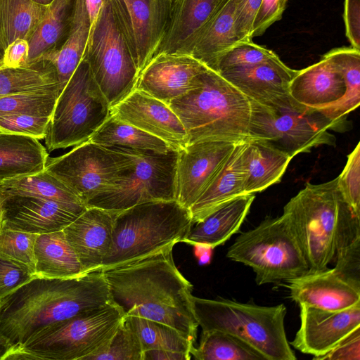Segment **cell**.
Listing matches in <instances>:
<instances>
[{"mask_svg": "<svg viewBox=\"0 0 360 360\" xmlns=\"http://www.w3.org/2000/svg\"><path fill=\"white\" fill-rule=\"evenodd\" d=\"M174 246L102 271L112 302L124 316L166 324L195 342L198 323L191 303L193 285L175 264Z\"/></svg>", "mask_w": 360, "mask_h": 360, "instance_id": "6da1fadb", "label": "cell"}, {"mask_svg": "<svg viewBox=\"0 0 360 360\" xmlns=\"http://www.w3.org/2000/svg\"><path fill=\"white\" fill-rule=\"evenodd\" d=\"M110 302L102 270L70 278L34 277L0 300V336L10 351L47 326Z\"/></svg>", "mask_w": 360, "mask_h": 360, "instance_id": "7a4b0ae2", "label": "cell"}, {"mask_svg": "<svg viewBox=\"0 0 360 360\" xmlns=\"http://www.w3.org/2000/svg\"><path fill=\"white\" fill-rule=\"evenodd\" d=\"M184 125L188 143L249 141L251 102L218 72L209 68L198 85L169 105Z\"/></svg>", "mask_w": 360, "mask_h": 360, "instance_id": "3957f363", "label": "cell"}, {"mask_svg": "<svg viewBox=\"0 0 360 360\" xmlns=\"http://www.w3.org/2000/svg\"><path fill=\"white\" fill-rule=\"evenodd\" d=\"M352 212L340 191L338 177L319 184L307 183L284 206L283 215L302 252L308 272L328 269L335 257L340 229Z\"/></svg>", "mask_w": 360, "mask_h": 360, "instance_id": "277c9868", "label": "cell"}, {"mask_svg": "<svg viewBox=\"0 0 360 360\" xmlns=\"http://www.w3.org/2000/svg\"><path fill=\"white\" fill-rule=\"evenodd\" d=\"M193 224L189 209L176 200L147 202L116 212L102 270L183 242Z\"/></svg>", "mask_w": 360, "mask_h": 360, "instance_id": "5b68a950", "label": "cell"}, {"mask_svg": "<svg viewBox=\"0 0 360 360\" xmlns=\"http://www.w3.org/2000/svg\"><path fill=\"white\" fill-rule=\"evenodd\" d=\"M191 303L202 331L231 334L258 351L266 360L297 359L285 333L287 309L283 304L266 307L193 295Z\"/></svg>", "mask_w": 360, "mask_h": 360, "instance_id": "8992f818", "label": "cell"}, {"mask_svg": "<svg viewBox=\"0 0 360 360\" xmlns=\"http://www.w3.org/2000/svg\"><path fill=\"white\" fill-rule=\"evenodd\" d=\"M124 316L111 301L44 327L3 360H85L108 342Z\"/></svg>", "mask_w": 360, "mask_h": 360, "instance_id": "52a82bcc", "label": "cell"}, {"mask_svg": "<svg viewBox=\"0 0 360 360\" xmlns=\"http://www.w3.org/2000/svg\"><path fill=\"white\" fill-rule=\"evenodd\" d=\"M251 102L249 141L269 145L293 158L321 145L335 146L337 126L319 110L290 96L276 103Z\"/></svg>", "mask_w": 360, "mask_h": 360, "instance_id": "ba28073f", "label": "cell"}, {"mask_svg": "<svg viewBox=\"0 0 360 360\" xmlns=\"http://www.w3.org/2000/svg\"><path fill=\"white\" fill-rule=\"evenodd\" d=\"M226 257L250 266L258 285L288 281L309 271L307 263L288 221L282 214L266 217L241 233Z\"/></svg>", "mask_w": 360, "mask_h": 360, "instance_id": "9c48e42d", "label": "cell"}, {"mask_svg": "<svg viewBox=\"0 0 360 360\" xmlns=\"http://www.w3.org/2000/svg\"><path fill=\"white\" fill-rule=\"evenodd\" d=\"M111 115V106L83 56L61 91L51 116L46 148L53 151L89 140Z\"/></svg>", "mask_w": 360, "mask_h": 360, "instance_id": "30bf717a", "label": "cell"}, {"mask_svg": "<svg viewBox=\"0 0 360 360\" xmlns=\"http://www.w3.org/2000/svg\"><path fill=\"white\" fill-rule=\"evenodd\" d=\"M84 56L111 108L136 89L139 72L110 0H103Z\"/></svg>", "mask_w": 360, "mask_h": 360, "instance_id": "8fae6325", "label": "cell"}, {"mask_svg": "<svg viewBox=\"0 0 360 360\" xmlns=\"http://www.w3.org/2000/svg\"><path fill=\"white\" fill-rule=\"evenodd\" d=\"M111 148L129 155L132 165L111 188L91 199L87 207L118 212L147 202L176 200L178 150L160 153Z\"/></svg>", "mask_w": 360, "mask_h": 360, "instance_id": "7c38bea8", "label": "cell"}, {"mask_svg": "<svg viewBox=\"0 0 360 360\" xmlns=\"http://www.w3.org/2000/svg\"><path fill=\"white\" fill-rule=\"evenodd\" d=\"M132 162L127 153L88 141L63 155L48 158L44 170L63 182L86 206L91 199L124 176Z\"/></svg>", "mask_w": 360, "mask_h": 360, "instance_id": "4fadbf2b", "label": "cell"}, {"mask_svg": "<svg viewBox=\"0 0 360 360\" xmlns=\"http://www.w3.org/2000/svg\"><path fill=\"white\" fill-rule=\"evenodd\" d=\"M86 208L32 196L0 194V226L35 234L62 231Z\"/></svg>", "mask_w": 360, "mask_h": 360, "instance_id": "5bb4252c", "label": "cell"}, {"mask_svg": "<svg viewBox=\"0 0 360 360\" xmlns=\"http://www.w3.org/2000/svg\"><path fill=\"white\" fill-rule=\"evenodd\" d=\"M236 143L199 141L178 150L176 200L189 209L220 170Z\"/></svg>", "mask_w": 360, "mask_h": 360, "instance_id": "9a60e30c", "label": "cell"}, {"mask_svg": "<svg viewBox=\"0 0 360 360\" xmlns=\"http://www.w3.org/2000/svg\"><path fill=\"white\" fill-rule=\"evenodd\" d=\"M300 326L290 345L319 359L355 330L360 328V304L340 311H328L304 304Z\"/></svg>", "mask_w": 360, "mask_h": 360, "instance_id": "2e32d148", "label": "cell"}, {"mask_svg": "<svg viewBox=\"0 0 360 360\" xmlns=\"http://www.w3.org/2000/svg\"><path fill=\"white\" fill-rule=\"evenodd\" d=\"M111 115L167 142L179 150L188 144L186 129L169 106L135 89L111 108Z\"/></svg>", "mask_w": 360, "mask_h": 360, "instance_id": "e0dca14e", "label": "cell"}, {"mask_svg": "<svg viewBox=\"0 0 360 360\" xmlns=\"http://www.w3.org/2000/svg\"><path fill=\"white\" fill-rule=\"evenodd\" d=\"M207 69L188 54H160L151 58L139 73L136 89L169 103L195 89Z\"/></svg>", "mask_w": 360, "mask_h": 360, "instance_id": "ac0fdd59", "label": "cell"}, {"mask_svg": "<svg viewBox=\"0 0 360 360\" xmlns=\"http://www.w3.org/2000/svg\"><path fill=\"white\" fill-rule=\"evenodd\" d=\"M115 213L89 207L63 230L84 274L102 270L112 243Z\"/></svg>", "mask_w": 360, "mask_h": 360, "instance_id": "d6986e66", "label": "cell"}, {"mask_svg": "<svg viewBox=\"0 0 360 360\" xmlns=\"http://www.w3.org/2000/svg\"><path fill=\"white\" fill-rule=\"evenodd\" d=\"M287 282L290 297L299 305L340 311L360 304V290L333 269L307 272Z\"/></svg>", "mask_w": 360, "mask_h": 360, "instance_id": "ffe728a7", "label": "cell"}, {"mask_svg": "<svg viewBox=\"0 0 360 360\" xmlns=\"http://www.w3.org/2000/svg\"><path fill=\"white\" fill-rule=\"evenodd\" d=\"M345 92L341 70L325 55L316 63L298 70L289 84V94L293 100L318 110L338 102Z\"/></svg>", "mask_w": 360, "mask_h": 360, "instance_id": "44dd1931", "label": "cell"}, {"mask_svg": "<svg viewBox=\"0 0 360 360\" xmlns=\"http://www.w3.org/2000/svg\"><path fill=\"white\" fill-rule=\"evenodd\" d=\"M236 0H221L208 21L177 53L188 54L216 72L219 58L240 39L236 33Z\"/></svg>", "mask_w": 360, "mask_h": 360, "instance_id": "7402d4cb", "label": "cell"}, {"mask_svg": "<svg viewBox=\"0 0 360 360\" xmlns=\"http://www.w3.org/2000/svg\"><path fill=\"white\" fill-rule=\"evenodd\" d=\"M221 1L170 0L162 36L153 58L179 53L208 21Z\"/></svg>", "mask_w": 360, "mask_h": 360, "instance_id": "603a6c76", "label": "cell"}, {"mask_svg": "<svg viewBox=\"0 0 360 360\" xmlns=\"http://www.w3.org/2000/svg\"><path fill=\"white\" fill-rule=\"evenodd\" d=\"M297 71L285 64H263L229 69L219 74L249 99L271 104L290 97L289 84Z\"/></svg>", "mask_w": 360, "mask_h": 360, "instance_id": "cb8c5ba5", "label": "cell"}, {"mask_svg": "<svg viewBox=\"0 0 360 360\" xmlns=\"http://www.w3.org/2000/svg\"><path fill=\"white\" fill-rule=\"evenodd\" d=\"M130 20L139 72L153 58L162 36L170 0H123Z\"/></svg>", "mask_w": 360, "mask_h": 360, "instance_id": "d4e9b609", "label": "cell"}, {"mask_svg": "<svg viewBox=\"0 0 360 360\" xmlns=\"http://www.w3.org/2000/svg\"><path fill=\"white\" fill-rule=\"evenodd\" d=\"M255 194L238 196L193 224L183 243L202 244L212 248L224 243L237 233L248 215Z\"/></svg>", "mask_w": 360, "mask_h": 360, "instance_id": "484cf974", "label": "cell"}, {"mask_svg": "<svg viewBox=\"0 0 360 360\" xmlns=\"http://www.w3.org/2000/svg\"><path fill=\"white\" fill-rule=\"evenodd\" d=\"M245 143L236 144L233 151L210 185L189 208L192 221H201L226 202L244 193L242 153Z\"/></svg>", "mask_w": 360, "mask_h": 360, "instance_id": "4316f807", "label": "cell"}, {"mask_svg": "<svg viewBox=\"0 0 360 360\" xmlns=\"http://www.w3.org/2000/svg\"><path fill=\"white\" fill-rule=\"evenodd\" d=\"M89 33L90 22L85 0H75L65 41L59 48L41 54L34 63H49L54 68L63 90L84 56Z\"/></svg>", "mask_w": 360, "mask_h": 360, "instance_id": "83f0119b", "label": "cell"}, {"mask_svg": "<svg viewBox=\"0 0 360 360\" xmlns=\"http://www.w3.org/2000/svg\"><path fill=\"white\" fill-rule=\"evenodd\" d=\"M291 160L285 153L264 143L246 142L241 157L245 194H255L278 183Z\"/></svg>", "mask_w": 360, "mask_h": 360, "instance_id": "f1b7e54d", "label": "cell"}, {"mask_svg": "<svg viewBox=\"0 0 360 360\" xmlns=\"http://www.w3.org/2000/svg\"><path fill=\"white\" fill-rule=\"evenodd\" d=\"M48 158L39 140L0 131V181L41 172Z\"/></svg>", "mask_w": 360, "mask_h": 360, "instance_id": "f546056e", "label": "cell"}, {"mask_svg": "<svg viewBox=\"0 0 360 360\" xmlns=\"http://www.w3.org/2000/svg\"><path fill=\"white\" fill-rule=\"evenodd\" d=\"M34 253L35 277L70 278L85 274L63 230L38 234Z\"/></svg>", "mask_w": 360, "mask_h": 360, "instance_id": "4dcf8cb0", "label": "cell"}, {"mask_svg": "<svg viewBox=\"0 0 360 360\" xmlns=\"http://www.w3.org/2000/svg\"><path fill=\"white\" fill-rule=\"evenodd\" d=\"M340 68L346 84V92L338 102L319 111L338 127H343L347 115L360 103V50L335 48L324 54Z\"/></svg>", "mask_w": 360, "mask_h": 360, "instance_id": "1f68e13d", "label": "cell"}, {"mask_svg": "<svg viewBox=\"0 0 360 360\" xmlns=\"http://www.w3.org/2000/svg\"><path fill=\"white\" fill-rule=\"evenodd\" d=\"M48 6L34 0H0V47L3 51L17 39L28 41Z\"/></svg>", "mask_w": 360, "mask_h": 360, "instance_id": "d6a6232c", "label": "cell"}, {"mask_svg": "<svg viewBox=\"0 0 360 360\" xmlns=\"http://www.w3.org/2000/svg\"><path fill=\"white\" fill-rule=\"evenodd\" d=\"M89 141L105 147H118L160 153H167L174 150L161 139L122 122L112 115Z\"/></svg>", "mask_w": 360, "mask_h": 360, "instance_id": "836d02e7", "label": "cell"}, {"mask_svg": "<svg viewBox=\"0 0 360 360\" xmlns=\"http://www.w3.org/2000/svg\"><path fill=\"white\" fill-rule=\"evenodd\" d=\"M75 0H53L47 11L28 40L27 65H32L44 53L56 48V44L70 27Z\"/></svg>", "mask_w": 360, "mask_h": 360, "instance_id": "e575fe53", "label": "cell"}, {"mask_svg": "<svg viewBox=\"0 0 360 360\" xmlns=\"http://www.w3.org/2000/svg\"><path fill=\"white\" fill-rule=\"evenodd\" d=\"M0 194L32 196L67 204L85 205L63 182L45 170L0 181Z\"/></svg>", "mask_w": 360, "mask_h": 360, "instance_id": "d590c367", "label": "cell"}, {"mask_svg": "<svg viewBox=\"0 0 360 360\" xmlns=\"http://www.w3.org/2000/svg\"><path fill=\"white\" fill-rule=\"evenodd\" d=\"M191 354L198 360H266L240 339L219 330L202 331L200 344Z\"/></svg>", "mask_w": 360, "mask_h": 360, "instance_id": "8d00e7d4", "label": "cell"}, {"mask_svg": "<svg viewBox=\"0 0 360 360\" xmlns=\"http://www.w3.org/2000/svg\"><path fill=\"white\" fill-rule=\"evenodd\" d=\"M55 84L60 85L56 72L49 63L44 61L0 70V97L42 89Z\"/></svg>", "mask_w": 360, "mask_h": 360, "instance_id": "74e56055", "label": "cell"}, {"mask_svg": "<svg viewBox=\"0 0 360 360\" xmlns=\"http://www.w3.org/2000/svg\"><path fill=\"white\" fill-rule=\"evenodd\" d=\"M144 351L165 349L191 354L194 342L166 324L135 316H124Z\"/></svg>", "mask_w": 360, "mask_h": 360, "instance_id": "f35d334b", "label": "cell"}, {"mask_svg": "<svg viewBox=\"0 0 360 360\" xmlns=\"http://www.w3.org/2000/svg\"><path fill=\"white\" fill-rule=\"evenodd\" d=\"M62 89L59 84L0 97V117L28 115L51 117Z\"/></svg>", "mask_w": 360, "mask_h": 360, "instance_id": "ab89813d", "label": "cell"}, {"mask_svg": "<svg viewBox=\"0 0 360 360\" xmlns=\"http://www.w3.org/2000/svg\"><path fill=\"white\" fill-rule=\"evenodd\" d=\"M85 360H143L139 338L125 316L108 342Z\"/></svg>", "mask_w": 360, "mask_h": 360, "instance_id": "60d3db41", "label": "cell"}, {"mask_svg": "<svg viewBox=\"0 0 360 360\" xmlns=\"http://www.w3.org/2000/svg\"><path fill=\"white\" fill-rule=\"evenodd\" d=\"M263 64L282 65L284 63L274 52L252 41H240L221 55L217 63L216 72Z\"/></svg>", "mask_w": 360, "mask_h": 360, "instance_id": "b9f144b4", "label": "cell"}, {"mask_svg": "<svg viewBox=\"0 0 360 360\" xmlns=\"http://www.w3.org/2000/svg\"><path fill=\"white\" fill-rule=\"evenodd\" d=\"M37 235L0 226V257L20 264L34 274V247Z\"/></svg>", "mask_w": 360, "mask_h": 360, "instance_id": "7bdbcfd3", "label": "cell"}, {"mask_svg": "<svg viewBox=\"0 0 360 360\" xmlns=\"http://www.w3.org/2000/svg\"><path fill=\"white\" fill-rule=\"evenodd\" d=\"M333 271L360 290V236L340 243L336 248Z\"/></svg>", "mask_w": 360, "mask_h": 360, "instance_id": "ee69618b", "label": "cell"}, {"mask_svg": "<svg viewBox=\"0 0 360 360\" xmlns=\"http://www.w3.org/2000/svg\"><path fill=\"white\" fill-rule=\"evenodd\" d=\"M340 191L354 213L360 216V143L347 156V163L338 176Z\"/></svg>", "mask_w": 360, "mask_h": 360, "instance_id": "f6af8a7d", "label": "cell"}, {"mask_svg": "<svg viewBox=\"0 0 360 360\" xmlns=\"http://www.w3.org/2000/svg\"><path fill=\"white\" fill-rule=\"evenodd\" d=\"M51 117L11 115L0 117V131L44 139Z\"/></svg>", "mask_w": 360, "mask_h": 360, "instance_id": "bcb514c9", "label": "cell"}, {"mask_svg": "<svg viewBox=\"0 0 360 360\" xmlns=\"http://www.w3.org/2000/svg\"><path fill=\"white\" fill-rule=\"evenodd\" d=\"M34 277L27 268L0 257V300Z\"/></svg>", "mask_w": 360, "mask_h": 360, "instance_id": "7dc6e473", "label": "cell"}, {"mask_svg": "<svg viewBox=\"0 0 360 360\" xmlns=\"http://www.w3.org/2000/svg\"><path fill=\"white\" fill-rule=\"evenodd\" d=\"M288 0H262L252 24V38L262 35L281 19Z\"/></svg>", "mask_w": 360, "mask_h": 360, "instance_id": "c3c4849f", "label": "cell"}, {"mask_svg": "<svg viewBox=\"0 0 360 360\" xmlns=\"http://www.w3.org/2000/svg\"><path fill=\"white\" fill-rule=\"evenodd\" d=\"M262 0H236V29L240 41H252V24Z\"/></svg>", "mask_w": 360, "mask_h": 360, "instance_id": "681fc988", "label": "cell"}, {"mask_svg": "<svg viewBox=\"0 0 360 360\" xmlns=\"http://www.w3.org/2000/svg\"><path fill=\"white\" fill-rule=\"evenodd\" d=\"M360 360V328L350 333L318 360Z\"/></svg>", "mask_w": 360, "mask_h": 360, "instance_id": "f907efd6", "label": "cell"}, {"mask_svg": "<svg viewBox=\"0 0 360 360\" xmlns=\"http://www.w3.org/2000/svg\"><path fill=\"white\" fill-rule=\"evenodd\" d=\"M343 18L351 46L360 50V0H345Z\"/></svg>", "mask_w": 360, "mask_h": 360, "instance_id": "816d5d0a", "label": "cell"}, {"mask_svg": "<svg viewBox=\"0 0 360 360\" xmlns=\"http://www.w3.org/2000/svg\"><path fill=\"white\" fill-rule=\"evenodd\" d=\"M29 43L23 39H17L4 51V68H16L27 66L29 56Z\"/></svg>", "mask_w": 360, "mask_h": 360, "instance_id": "f5cc1de1", "label": "cell"}, {"mask_svg": "<svg viewBox=\"0 0 360 360\" xmlns=\"http://www.w3.org/2000/svg\"><path fill=\"white\" fill-rule=\"evenodd\" d=\"M191 354L165 349H150L143 352V360H188Z\"/></svg>", "mask_w": 360, "mask_h": 360, "instance_id": "db71d44e", "label": "cell"}, {"mask_svg": "<svg viewBox=\"0 0 360 360\" xmlns=\"http://www.w3.org/2000/svg\"><path fill=\"white\" fill-rule=\"evenodd\" d=\"M85 4L89 18L91 30L96 24L102 8L103 0H85Z\"/></svg>", "mask_w": 360, "mask_h": 360, "instance_id": "11a10c76", "label": "cell"}, {"mask_svg": "<svg viewBox=\"0 0 360 360\" xmlns=\"http://www.w3.org/2000/svg\"><path fill=\"white\" fill-rule=\"evenodd\" d=\"M193 247L194 254L198 259V264L200 265L210 264L214 248L202 244H195Z\"/></svg>", "mask_w": 360, "mask_h": 360, "instance_id": "9f6ffc18", "label": "cell"}, {"mask_svg": "<svg viewBox=\"0 0 360 360\" xmlns=\"http://www.w3.org/2000/svg\"><path fill=\"white\" fill-rule=\"evenodd\" d=\"M9 349L7 342L0 336V360H3L4 356L6 354Z\"/></svg>", "mask_w": 360, "mask_h": 360, "instance_id": "6f0895ef", "label": "cell"}, {"mask_svg": "<svg viewBox=\"0 0 360 360\" xmlns=\"http://www.w3.org/2000/svg\"><path fill=\"white\" fill-rule=\"evenodd\" d=\"M39 4L48 5L53 0H34Z\"/></svg>", "mask_w": 360, "mask_h": 360, "instance_id": "680465c9", "label": "cell"}, {"mask_svg": "<svg viewBox=\"0 0 360 360\" xmlns=\"http://www.w3.org/2000/svg\"><path fill=\"white\" fill-rule=\"evenodd\" d=\"M4 68V66L3 60H2V59H0V70Z\"/></svg>", "mask_w": 360, "mask_h": 360, "instance_id": "91938a15", "label": "cell"}, {"mask_svg": "<svg viewBox=\"0 0 360 360\" xmlns=\"http://www.w3.org/2000/svg\"><path fill=\"white\" fill-rule=\"evenodd\" d=\"M4 51L0 47V59H2L3 58Z\"/></svg>", "mask_w": 360, "mask_h": 360, "instance_id": "94428289", "label": "cell"}]
</instances>
